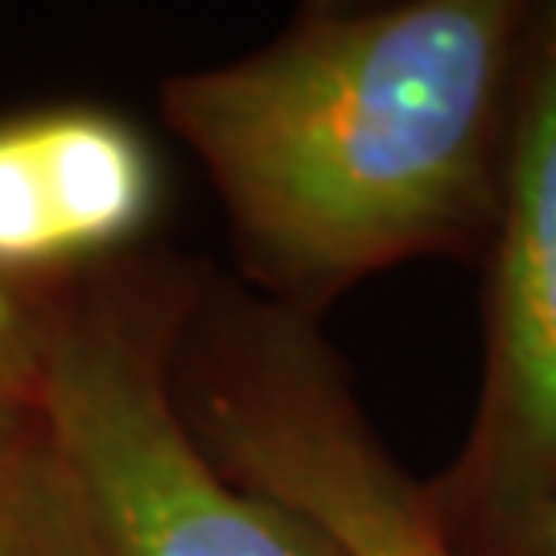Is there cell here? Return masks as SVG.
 Returning <instances> with one entry per match:
<instances>
[{
  "mask_svg": "<svg viewBox=\"0 0 556 556\" xmlns=\"http://www.w3.org/2000/svg\"><path fill=\"white\" fill-rule=\"evenodd\" d=\"M519 29L507 0L309 13L256 54L169 79L165 116L256 277L318 301L495 215Z\"/></svg>",
  "mask_w": 556,
  "mask_h": 556,
  "instance_id": "1",
  "label": "cell"
},
{
  "mask_svg": "<svg viewBox=\"0 0 556 556\" xmlns=\"http://www.w3.org/2000/svg\"><path fill=\"white\" fill-rule=\"evenodd\" d=\"M174 289L50 314L41 413L103 556H346L314 519L231 478L181 417Z\"/></svg>",
  "mask_w": 556,
  "mask_h": 556,
  "instance_id": "2",
  "label": "cell"
},
{
  "mask_svg": "<svg viewBox=\"0 0 556 556\" xmlns=\"http://www.w3.org/2000/svg\"><path fill=\"white\" fill-rule=\"evenodd\" d=\"M190 321L178 404L227 475L314 519L346 556H462L445 511L388 457L298 314L236 301Z\"/></svg>",
  "mask_w": 556,
  "mask_h": 556,
  "instance_id": "3",
  "label": "cell"
},
{
  "mask_svg": "<svg viewBox=\"0 0 556 556\" xmlns=\"http://www.w3.org/2000/svg\"><path fill=\"white\" fill-rule=\"evenodd\" d=\"M495 248L486 388L454 491L511 536L556 498V9L507 137Z\"/></svg>",
  "mask_w": 556,
  "mask_h": 556,
  "instance_id": "4",
  "label": "cell"
},
{
  "mask_svg": "<svg viewBox=\"0 0 556 556\" xmlns=\"http://www.w3.org/2000/svg\"><path fill=\"white\" fill-rule=\"evenodd\" d=\"M157 161L128 119L46 108L0 119V280L103 256L157 211Z\"/></svg>",
  "mask_w": 556,
  "mask_h": 556,
  "instance_id": "5",
  "label": "cell"
},
{
  "mask_svg": "<svg viewBox=\"0 0 556 556\" xmlns=\"http://www.w3.org/2000/svg\"><path fill=\"white\" fill-rule=\"evenodd\" d=\"M0 556H103L41 404L0 408Z\"/></svg>",
  "mask_w": 556,
  "mask_h": 556,
  "instance_id": "6",
  "label": "cell"
},
{
  "mask_svg": "<svg viewBox=\"0 0 556 556\" xmlns=\"http://www.w3.org/2000/svg\"><path fill=\"white\" fill-rule=\"evenodd\" d=\"M50 351V314H38L9 280H0V408L41 404Z\"/></svg>",
  "mask_w": 556,
  "mask_h": 556,
  "instance_id": "7",
  "label": "cell"
},
{
  "mask_svg": "<svg viewBox=\"0 0 556 556\" xmlns=\"http://www.w3.org/2000/svg\"><path fill=\"white\" fill-rule=\"evenodd\" d=\"M511 548L516 556H556V498L544 503L536 516L528 519L519 532H511Z\"/></svg>",
  "mask_w": 556,
  "mask_h": 556,
  "instance_id": "8",
  "label": "cell"
}]
</instances>
